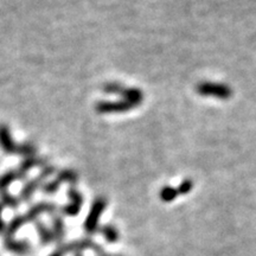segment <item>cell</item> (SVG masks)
I'll return each mask as SVG.
<instances>
[{
    "label": "cell",
    "mask_w": 256,
    "mask_h": 256,
    "mask_svg": "<svg viewBox=\"0 0 256 256\" xmlns=\"http://www.w3.org/2000/svg\"><path fill=\"white\" fill-rule=\"evenodd\" d=\"M194 90L202 98H211L217 100H229L232 98L234 90L229 84L223 82L202 81L198 82L194 87Z\"/></svg>",
    "instance_id": "cell-1"
},
{
    "label": "cell",
    "mask_w": 256,
    "mask_h": 256,
    "mask_svg": "<svg viewBox=\"0 0 256 256\" xmlns=\"http://www.w3.org/2000/svg\"><path fill=\"white\" fill-rule=\"evenodd\" d=\"M55 206L51 203H40L37 206H34L32 209H30L28 211L26 214L23 216H17L14 217V220H11L10 223L8 232H6V236H10V238H14V235L16 232H18L24 224L34 222V220L37 218L38 216L42 215V214H46V212H54L55 211Z\"/></svg>",
    "instance_id": "cell-2"
},
{
    "label": "cell",
    "mask_w": 256,
    "mask_h": 256,
    "mask_svg": "<svg viewBox=\"0 0 256 256\" xmlns=\"http://www.w3.org/2000/svg\"><path fill=\"white\" fill-rule=\"evenodd\" d=\"M0 147L5 153H17L23 156H32L36 153V148L31 144H23L17 146L12 140L8 128L0 126Z\"/></svg>",
    "instance_id": "cell-3"
},
{
    "label": "cell",
    "mask_w": 256,
    "mask_h": 256,
    "mask_svg": "<svg viewBox=\"0 0 256 256\" xmlns=\"http://www.w3.org/2000/svg\"><path fill=\"white\" fill-rule=\"evenodd\" d=\"M86 249H90L94 252H96V255L101 254L102 249L100 248V246L96 244L95 242H92L90 238H83V240H78V241H74L70 242L68 244L60 246L51 252L50 256H66V254H70V252H80L81 250H86Z\"/></svg>",
    "instance_id": "cell-4"
},
{
    "label": "cell",
    "mask_w": 256,
    "mask_h": 256,
    "mask_svg": "<svg viewBox=\"0 0 256 256\" xmlns=\"http://www.w3.org/2000/svg\"><path fill=\"white\" fill-rule=\"evenodd\" d=\"M107 202L104 198H98L94 203H92V209L89 211L87 220L84 222V230L88 234H94L98 228V220L100 217L106 209Z\"/></svg>",
    "instance_id": "cell-5"
},
{
    "label": "cell",
    "mask_w": 256,
    "mask_h": 256,
    "mask_svg": "<svg viewBox=\"0 0 256 256\" xmlns=\"http://www.w3.org/2000/svg\"><path fill=\"white\" fill-rule=\"evenodd\" d=\"M136 108V106L126 100L114 101V102H100L96 106V110L100 113H124Z\"/></svg>",
    "instance_id": "cell-6"
},
{
    "label": "cell",
    "mask_w": 256,
    "mask_h": 256,
    "mask_svg": "<svg viewBox=\"0 0 256 256\" xmlns=\"http://www.w3.org/2000/svg\"><path fill=\"white\" fill-rule=\"evenodd\" d=\"M75 182H78V174L72 170H64V171L60 172L55 180L51 182L44 188V192L54 194L63 183H75Z\"/></svg>",
    "instance_id": "cell-7"
},
{
    "label": "cell",
    "mask_w": 256,
    "mask_h": 256,
    "mask_svg": "<svg viewBox=\"0 0 256 256\" xmlns=\"http://www.w3.org/2000/svg\"><path fill=\"white\" fill-rule=\"evenodd\" d=\"M52 172H54V168H51V166H50V168H46L43 172H42L40 177L34 178V180L25 185V188H23V191H22V194H20L22 200H30V198L32 197V194H34V191H36V188L42 184V182H43L46 177H49V176L52 174Z\"/></svg>",
    "instance_id": "cell-8"
},
{
    "label": "cell",
    "mask_w": 256,
    "mask_h": 256,
    "mask_svg": "<svg viewBox=\"0 0 256 256\" xmlns=\"http://www.w3.org/2000/svg\"><path fill=\"white\" fill-rule=\"evenodd\" d=\"M68 196L70 198V203L66 206L63 208V212L68 216H76L81 210L83 198L78 191L70 188L68 192Z\"/></svg>",
    "instance_id": "cell-9"
},
{
    "label": "cell",
    "mask_w": 256,
    "mask_h": 256,
    "mask_svg": "<svg viewBox=\"0 0 256 256\" xmlns=\"http://www.w3.org/2000/svg\"><path fill=\"white\" fill-rule=\"evenodd\" d=\"M4 246L8 250L14 252V254L24 255L30 250L31 244L26 241H18L14 238H10V236H5L4 240Z\"/></svg>",
    "instance_id": "cell-10"
},
{
    "label": "cell",
    "mask_w": 256,
    "mask_h": 256,
    "mask_svg": "<svg viewBox=\"0 0 256 256\" xmlns=\"http://www.w3.org/2000/svg\"><path fill=\"white\" fill-rule=\"evenodd\" d=\"M121 96L124 98V100H126L130 104H133L136 107H139L144 101V92L138 88H127L124 87Z\"/></svg>",
    "instance_id": "cell-11"
},
{
    "label": "cell",
    "mask_w": 256,
    "mask_h": 256,
    "mask_svg": "<svg viewBox=\"0 0 256 256\" xmlns=\"http://www.w3.org/2000/svg\"><path fill=\"white\" fill-rule=\"evenodd\" d=\"M36 230L40 235V240L43 244H49L55 240V236H54L52 230H50L44 223L42 222H36Z\"/></svg>",
    "instance_id": "cell-12"
},
{
    "label": "cell",
    "mask_w": 256,
    "mask_h": 256,
    "mask_svg": "<svg viewBox=\"0 0 256 256\" xmlns=\"http://www.w3.org/2000/svg\"><path fill=\"white\" fill-rule=\"evenodd\" d=\"M178 196L179 194L177 191V188L171 186V185H165V186L160 188L159 197L160 200L165 202V203H171V202H174Z\"/></svg>",
    "instance_id": "cell-13"
},
{
    "label": "cell",
    "mask_w": 256,
    "mask_h": 256,
    "mask_svg": "<svg viewBox=\"0 0 256 256\" xmlns=\"http://www.w3.org/2000/svg\"><path fill=\"white\" fill-rule=\"evenodd\" d=\"M52 232L55 236L56 241L60 242L64 238V234H66V229H64V223L63 220L60 216L54 217L52 220Z\"/></svg>",
    "instance_id": "cell-14"
},
{
    "label": "cell",
    "mask_w": 256,
    "mask_h": 256,
    "mask_svg": "<svg viewBox=\"0 0 256 256\" xmlns=\"http://www.w3.org/2000/svg\"><path fill=\"white\" fill-rule=\"evenodd\" d=\"M104 240L110 243H114L119 240V232L113 226H104L100 229Z\"/></svg>",
    "instance_id": "cell-15"
},
{
    "label": "cell",
    "mask_w": 256,
    "mask_h": 256,
    "mask_svg": "<svg viewBox=\"0 0 256 256\" xmlns=\"http://www.w3.org/2000/svg\"><path fill=\"white\" fill-rule=\"evenodd\" d=\"M192 188H194V182H192V179H184V180L178 185L177 191L180 196H184V194H190Z\"/></svg>",
    "instance_id": "cell-16"
},
{
    "label": "cell",
    "mask_w": 256,
    "mask_h": 256,
    "mask_svg": "<svg viewBox=\"0 0 256 256\" xmlns=\"http://www.w3.org/2000/svg\"><path fill=\"white\" fill-rule=\"evenodd\" d=\"M124 86L120 83H107L104 87V90L108 94H116L121 95V92L124 90Z\"/></svg>",
    "instance_id": "cell-17"
},
{
    "label": "cell",
    "mask_w": 256,
    "mask_h": 256,
    "mask_svg": "<svg viewBox=\"0 0 256 256\" xmlns=\"http://www.w3.org/2000/svg\"><path fill=\"white\" fill-rule=\"evenodd\" d=\"M0 194H2V203L5 204V206H11V208H17V206L19 204V200H17V198L12 197L11 194H8L6 191L0 192Z\"/></svg>",
    "instance_id": "cell-18"
},
{
    "label": "cell",
    "mask_w": 256,
    "mask_h": 256,
    "mask_svg": "<svg viewBox=\"0 0 256 256\" xmlns=\"http://www.w3.org/2000/svg\"><path fill=\"white\" fill-rule=\"evenodd\" d=\"M2 208L0 206V232H2L5 230V222L2 217Z\"/></svg>",
    "instance_id": "cell-19"
},
{
    "label": "cell",
    "mask_w": 256,
    "mask_h": 256,
    "mask_svg": "<svg viewBox=\"0 0 256 256\" xmlns=\"http://www.w3.org/2000/svg\"><path fill=\"white\" fill-rule=\"evenodd\" d=\"M98 256H119V255H110V254H107V252H101V254H98Z\"/></svg>",
    "instance_id": "cell-20"
},
{
    "label": "cell",
    "mask_w": 256,
    "mask_h": 256,
    "mask_svg": "<svg viewBox=\"0 0 256 256\" xmlns=\"http://www.w3.org/2000/svg\"><path fill=\"white\" fill-rule=\"evenodd\" d=\"M75 256H82V254H81V252H76Z\"/></svg>",
    "instance_id": "cell-21"
}]
</instances>
